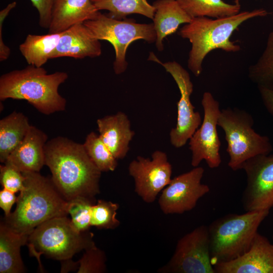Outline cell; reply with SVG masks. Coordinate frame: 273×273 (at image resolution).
I'll list each match as a JSON object with an SVG mask.
<instances>
[{
    "mask_svg": "<svg viewBox=\"0 0 273 273\" xmlns=\"http://www.w3.org/2000/svg\"><path fill=\"white\" fill-rule=\"evenodd\" d=\"M46 165L55 186L67 201L78 198L96 201L100 193L101 171L86 153L83 144L64 136L47 141Z\"/></svg>",
    "mask_w": 273,
    "mask_h": 273,
    "instance_id": "cell-1",
    "label": "cell"
},
{
    "mask_svg": "<svg viewBox=\"0 0 273 273\" xmlns=\"http://www.w3.org/2000/svg\"><path fill=\"white\" fill-rule=\"evenodd\" d=\"M24 188L17 197L14 212L3 222L14 232L29 236L43 222L68 215V201L58 191L51 178L39 172H22Z\"/></svg>",
    "mask_w": 273,
    "mask_h": 273,
    "instance_id": "cell-2",
    "label": "cell"
},
{
    "mask_svg": "<svg viewBox=\"0 0 273 273\" xmlns=\"http://www.w3.org/2000/svg\"><path fill=\"white\" fill-rule=\"evenodd\" d=\"M267 14L265 9H258L220 18H193L178 32L181 37L188 39L192 44L188 60V68L195 76H199L203 70L204 59L212 51L220 49L226 52L239 51L240 46L231 40L234 32L248 20Z\"/></svg>",
    "mask_w": 273,
    "mask_h": 273,
    "instance_id": "cell-3",
    "label": "cell"
},
{
    "mask_svg": "<svg viewBox=\"0 0 273 273\" xmlns=\"http://www.w3.org/2000/svg\"><path fill=\"white\" fill-rule=\"evenodd\" d=\"M68 77L65 72L48 74L42 67L29 65L1 76L0 100H25L45 115L64 111L66 100L59 94L58 89Z\"/></svg>",
    "mask_w": 273,
    "mask_h": 273,
    "instance_id": "cell-4",
    "label": "cell"
},
{
    "mask_svg": "<svg viewBox=\"0 0 273 273\" xmlns=\"http://www.w3.org/2000/svg\"><path fill=\"white\" fill-rule=\"evenodd\" d=\"M269 211L230 213L212 222L208 228L213 265L231 261L246 252Z\"/></svg>",
    "mask_w": 273,
    "mask_h": 273,
    "instance_id": "cell-5",
    "label": "cell"
},
{
    "mask_svg": "<svg viewBox=\"0 0 273 273\" xmlns=\"http://www.w3.org/2000/svg\"><path fill=\"white\" fill-rule=\"evenodd\" d=\"M67 216L56 217L37 226L29 235L27 245L30 255L40 260L44 255L63 263L72 261L76 253L96 245L93 234L77 232Z\"/></svg>",
    "mask_w": 273,
    "mask_h": 273,
    "instance_id": "cell-6",
    "label": "cell"
},
{
    "mask_svg": "<svg viewBox=\"0 0 273 273\" xmlns=\"http://www.w3.org/2000/svg\"><path fill=\"white\" fill-rule=\"evenodd\" d=\"M252 116L238 108L222 109L217 125L224 131L229 155L228 166L233 170L242 169L244 163L259 155H268L272 147L267 136L257 133Z\"/></svg>",
    "mask_w": 273,
    "mask_h": 273,
    "instance_id": "cell-7",
    "label": "cell"
},
{
    "mask_svg": "<svg viewBox=\"0 0 273 273\" xmlns=\"http://www.w3.org/2000/svg\"><path fill=\"white\" fill-rule=\"evenodd\" d=\"M83 24L94 38L108 41L113 47L115 53L113 69L117 75L127 69L126 54L130 44L139 39L153 43L156 39L153 23H138L133 19L126 18L115 19L100 12L96 18Z\"/></svg>",
    "mask_w": 273,
    "mask_h": 273,
    "instance_id": "cell-8",
    "label": "cell"
},
{
    "mask_svg": "<svg viewBox=\"0 0 273 273\" xmlns=\"http://www.w3.org/2000/svg\"><path fill=\"white\" fill-rule=\"evenodd\" d=\"M159 273H216L209 247L208 226L196 228L180 238L168 262Z\"/></svg>",
    "mask_w": 273,
    "mask_h": 273,
    "instance_id": "cell-9",
    "label": "cell"
},
{
    "mask_svg": "<svg viewBox=\"0 0 273 273\" xmlns=\"http://www.w3.org/2000/svg\"><path fill=\"white\" fill-rule=\"evenodd\" d=\"M148 60L161 65L173 77L179 89L180 97L177 102L176 126L170 132L171 144L179 148L186 145L202 123L201 117L191 102L193 84L188 72L175 61L162 62L153 52L150 53Z\"/></svg>",
    "mask_w": 273,
    "mask_h": 273,
    "instance_id": "cell-10",
    "label": "cell"
},
{
    "mask_svg": "<svg viewBox=\"0 0 273 273\" xmlns=\"http://www.w3.org/2000/svg\"><path fill=\"white\" fill-rule=\"evenodd\" d=\"M201 104L204 110L202 122L189 140L191 165L197 167L205 160L209 167L215 168L221 162L219 153L221 143L217 131L221 110L219 102L210 92L203 94Z\"/></svg>",
    "mask_w": 273,
    "mask_h": 273,
    "instance_id": "cell-11",
    "label": "cell"
},
{
    "mask_svg": "<svg viewBox=\"0 0 273 273\" xmlns=\"http://www.w3.org/2000/svg\"><path fill=\"white\" fill-rule=\"evenodd\" d=\"M247 184L242 204L246 211L269 210L273 207V155H259L242 166Z\"/></svg>",
    "mask_w": 273,
    "mask_h": 273,
    "instance_id": "cell-12",
    "label": "cell"
},
{
    "mask_svg": "<svg viewBox=\"0 0 273 273\" xmlns=\"http://www.w3.org/2000/svg\"><path fill=\"white\" fill-rule=\"evenodd\" d=\"M204 172L202 167L197 166L171 179L158 199L162 212L181 214L193 209L198 200L210 191L208 185L201 183Z\"/></svg>",
    "mask_w": 273,
    "mask_h": 273,
    "instance_id": "cell-13",
    "label": "cell"
},
{
    "mask_svg": "<svg viewBox=\"0 0 273 273\" xmlns=\"http://www.w3.org/2000/svg\"><path fill=\"white\" fill-rule=\"evenodd\" d=\"M134 181V191L146 203H153L171 180L172 166L166 154L155 151L151 158L138 156L128 166Z\"/></svg>",
    "mask_w": 273,
    "mask_h": 273,
    "instance_id": "cell-14",
    "label": "cell"
},
{
    "mask_svg": "<svg viewBox=\"0 0 273 273\" xmlns=\"http://www.w3.org/2000/svg\"><path fill=\"white\" fill-rule=\"evenodd\" d=\"M213 267L216 273H273V244L257 232L246 252Z\"/></svg>",
    "mask_w": 273,
    "mask_h": 273,
    "instance_id": "cell-15",
    "label": "cell"
},
{
    "mask_svg": "<svg viewBox=\"0 0 273 273\" xmlns=\"http://www.w3.org/2000/svg\"><path fill=\"white\" fill-rule=\"evenodd\" d=\"M101 54L100 40L94 38L82 23L75 24L63 31L50 59L63 57L82 59L99 57Z\"/></svg>",
    "mask_w": 273,
    "mask_h": 273,
    "instance_id": "cell-16",
    "label": "cell"
},
{
    "mask_svg": "<svg viewBox=\"0 0 273 273\" xmlns=\"http://www.w3.org/2000/svg\"><path fill=\"white\" fill-rule=\"evenodd\" d=\"M47 140L48 136L43 131L31 125L23 140L5 162L13 165L22 172H39L46 165Z\"/></svg>",
    "mask_w": 273,
    "mask_h": 273,
    "instance_id": "cell-17",
    "label": "cell"
},
{
    "mask_svg": "<svg viewBox=\"0 0 273 273\" xmlns=\"http://www.w3.org/2000/svg\"><path fill=\"white\" fill-rule=\"evenodd\" d=\"M99 135L117 159H123L129 149L134 132L123 112L106 116L97 121Z\"/></svg>",
    "mask_w": 273,
    "mask_h": 273,
    "instance_id": "cell-18",
    "label": "cell"
},
{
    "mask_svg": "<svg viewBox=\"0 0 273 273\" xmlns=\"http://www.w3.org/2000/svg\"><path fill=\"white\" fill-rule=\"evenodd\" d=\"M99 13L91 0H54L49 33L61 32L93 20Z\"/></svg>",
    "mask_w": 273,
    "mask_h": 273,
    "instance_id": "cell-19",
    "label": "cell"
},
{
    "mask_svg": "<svg viewBox=\"0 0 273 273\" xmlns=\"http://www.w3.org/2000/svg\"><path fill=\"white\" fill-rule=\"evenodd\" d=\"M155 8L153 24L156 33V48L164 49L163 39L174 33L182 24L192 18L181 8L176 0H156L152 4Z\"/></svg>",
    "mask_w": 273,
    "mask_h": 273,
    "instance_id": "cell-20",
    "label": "cell"
},
{
    "mask_svg": "<svg viewBox=\"0 0 273 273\" xmlns=\"http://www.w3.org/2000/svg\"><path fill=\"white\" fill-rule=\"evenodd\" d=\"M28 236L17 233L3 221L0 224V272L25 271L21 257V247L27 244Z\"/></svg>",
    "mask_w": 273,
    "mask_h": 273,
    "instance_id": "cell-21",
    "label": "cell"
},
{
    "mask_svg": "<svg viewBox=\"0 0 273 273\" xmlns=\"http://www.w3.org/2000/svg\"><path fill=\"white\" fill-rule=\"evenodd\" d=\"M31 125L27 117L14 111L0 120V161L5 163L20 144Z\"/></svg>",
    "mask_w": 273,
    "mask_h": 273,
    "instance_id": "cell-22",
    "label": "cell"
},
{
    "mask_svg": "<svg viewBox=\"0 0 273 273\" xmlns=\"http://www.w3.org/2000/svg\"><path fill=\"white\" fill-rule=\"evenodd\" d=\"M62 32L44 35L29 34L19 49L28 65L41 67L50 59Z\"/></svg>",
    "mask_w": 273,
    "mask_h": 273,
    "instance_id": "cell-23",
    "label": "cell"
},
{
    "mask_svg": "<svg viewBox=\"0 0 273 273\" xmlns=\"http://www.w3.org/2000/svg\"><path fill=\"white\" fill-rule=\"evenodd\" d=\"M181 8L192 19L206 17L220 18L240 12V4H230L223 0H176Z\"/></svg>",
    "mask_w": 273,
    "mask_h": 273,
    "instance_id": "cell-24",
    "label": "cell"
},
{
    "mask_svg": "<svg viewBox=\"0 0 273 273\" xmlns=\"http://www.w3.org/2000/svg\"><path fill=\"white\" fill-rule=\"evenodd\" d=\"M98 11L107 10L109 17L118 20L131 14H140L153 19L155 8L147 0H91Z\"/></svg>",
    "mask_w": 273,
    "mask_h": 273,
    "instance_id": "cell-25",
    "label": "cell"
},
{
    "mask_svg": "<svg viewBox=\"0 0 273 273\" xmlns=\"http://www.w3.org/2000/svg\"><path fill=\"white\" fill-rule=\"evenodd\" d=\"M83 145L88 155L101 172L114 171L116 168L117 159L99 135L90 132Z\"/></svg>",
    "mask_w": 273,
    "mask_h": 273,
    "instance_id": "cell-26",
    "label": "cell"
},
{
    "mask_svg": "<svg viewBox=\"0 0 273 273\" xmlns=\"http://www.w3.org/2000/svg\"><path fill=\"white\" fill-rule=\"evenodd\" d=\"M248 76L257 85H273V31L268 35L263 53L258 61L249 67Z\"/></svg>",
    "mask_w": 273,
    "mask_h": 273,
    "instance_id": "cell-27",
    "label": "cell"
},
{
    "mask_svg": "<svg viewBox=\"0 0 273 273\" xmlns=\"http://www.w3.org/2000/svg\"><path fill=\"white\" fill-rule=\"evenodd\" d=\"M119 205L116 203L98 200L92 206L90 225L100 229H115L120 224L117 218Z\"/></svg>",
    "mask_w": 273,
    "mask_h": 273,
    "instance_id": "cell-28",
    "label": "cell"
},
{
    "mask_svg": "<svg viewBox=\"0 0 273 273\" xmlns=\"http://www.w3.org/2000/svg\"><path fill=\"white\" fill-rule=\"evenodd\" d=\"M96 202V201L83 198L68 201V214L71 216L73 226L77 232L87 231L91 226L92 208Z\"/></svg>",
    "mask_w": 273,
    "mask_h": 273,
    "instance_id": "cell-29",
    "label": "cell"
},
{
    "mask_svg": "<svg viewBox=\"0 0 273 273\" xmlns=\"http://www.w3.org/2000/svg\"><path fill=\"white\" fill-rule=\"evenodd\" d=\"M106 257L104 252L96 245L85 250L77 262L78 273H103L106 271Z\"/></svg>",
    "mask_w": 273,
    "mask_h": 273,
    "instance_id": "cell-30",
    "label": "cell"
},
{
    "mask_svg": "<svg viewBox=\"0 0 273 273\" xmlns=\"http://www.w3.org/2000/svg\"><path fill=\"white\" fill-rule=\"evenodd\" d=\"M25 177L22 172L13 165L5 162L0 166V181L3 187L14 193L24 188Z\"/></svg>",
    "mask_w": 273,
    "mask_h": 273,
    "instance_id": "cell-31",
    "label": "cell"
},
{
    "mask_svg": "<svg viewBox=\"0 0 273 273\" xmlns=\"http://www.w3.org/2000/svg\"><path fill=\"white\" fill-rule=\"evenodd\" d=\"M30 1L38 11L40 26L49 28L51 21L54 0H30Z\"/></svg>",
    "mask_w": 273,
    "mask_h": 273,
    "instance_id": "cell-32",
    "label": "cell"
},
{
    "mask_svg": "<svg viewBox=\"0 0 273 273\" xmlns=\"http://www.w3.org/2000/svg\"><path fill=\"white\" fill-rule=\"evenodd\" d=\"M16 2H13L9 4L6 7L0 12V61L1 62L6 60L9 57L11 54L10 49L7 46L3 39L2 28L5 19L8 16L12 9L16 7Z\"/></svg>",
    "mask_w": 273,
    "mask_h": 273,
    "instance_id": "cell-33",
    "label": "cell"
},
{
    "mask_svg": "<svg viewBox=\"0 0 273 273\" xmlns=\"http://www.w3.org/2000/svg\"><path fill=\"white\" fill-rule=\"evenodd\" d=\"M15 193L5 188L0 191V207L4 211L5 217L10 214L12 207L17 201Z\"/></svg>",
    "mask_w": 273,
    "mask_h": 273,
    "instance_id": "cell-34",
    "label": "cell"
},
{
    "mask_svg": "<svg viewBox=\"0 0 273 273\" xmlns=\"http://www.w3.org/2000/svg\"><path fill=\"white\" fill-rule=\"evenodd\" d=\"M259 93L266 108L273 116V85H258Z\"/></svg>",
    "mask_w": 273,
    "mask_h": 273,
    "instance_id": "cell-35",
    "label": "cell"
},
{
    "mask_svg": "<svg viewBox=\"0 0 273 273\" xmlns=\"http://www.w3.org/2000/svg\"><path fill=\"white\" fill-rule=\"evenodd\" d=\"M241 0H234L235 4H240Z\"/></svg>",
    "mask_w": 273,
    "mask_h": 273,
    "instance_id": "cell-36",
    "label": "cell"
},
{
    "mask_svg": "<svg viewBox=\"0 0 273 273\" xmlns=\"http://www.w3.org/2000/svg\"><path fill=\"white\" fill-rule=\"evenodd\" d=\"M272 240H273V235H272Z\"/></svg>",
    "mask_w": 273,
    "mask_h": 273,
    "instance_id": "cell-37",
    "label": "cell"
},
{
    "mask_svg": "<svg viewBox=\"0 0 273 273\" xmlns=\"http://www.w3.org/2000/svg\"><path fill=\"white\" fill-rule=\"evenodd\" d=\"M272 22H273V17H272Z\"/></svg>",
    "mask_w": 273,
    "mask_h": 273,
    "instance_id": "cell-38",
    "label": "cell"
}]
</instances>
